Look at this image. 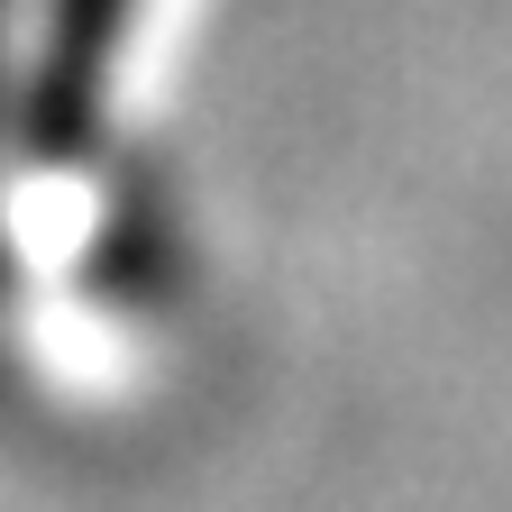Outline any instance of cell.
<instances>
[{"label":"cell","mask_w":512,"mask_h":512,"mask_svg":"<svg viewBox=\"0 0 512 512\" xmlns=\"http://www.w3.org/2000/svg\"><path fill=\"white\" fill-rule=\"evenodd\" d=\"M119 37H128V0H46V46H37V128L46 138L92 119Z\"/></svg>","instance_id":"cell-1"}]
</instances>
